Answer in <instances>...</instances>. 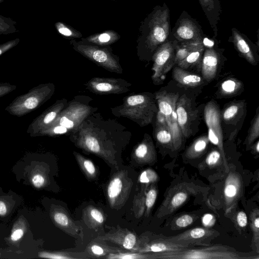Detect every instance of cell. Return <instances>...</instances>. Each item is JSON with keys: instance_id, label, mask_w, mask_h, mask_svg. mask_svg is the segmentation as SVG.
<instances>
[{"instance_id": "37", "label": "cell", "mask_w": 259, "mask_h": 259, "mask_svg": "<svg viewBox=\"0 0 259 259\" xmlns=\"http://www.w3.org/2000/svg\"><path fill=\"white\" fill-rule=\"evenodd\" d=\"M201 42H202L191 43H179L178 42L176 52L175 65L184 59Z\"/></svg>"}, {"instance_id": "40", "label": "cell", "mask_w": 259, "mask_h": 259, "mask_svg": "<svg viewBox=\"0 0 259 259\" xmlns=\"http://www.w3.org/2000/svg\"><path fill=\"white\" fill-rule=\"evenodd\" d=\"M79 254L69 252H41L39 254L41 257L52 259H76L82 258Z\"/></svg>"}, {"instance_id": "53", "label": "cell", "mask_w": 259, "mask_h": 259, "mask_svg": "<svg viewBox=\"0 0 259 259\" xmlns=\"http://www.w3.org/2000/svg\"><path fill=\"white\" fill-rule=\"evenodd\" d=\"M7 208L5 203L2 201H0V215H5L7 213Z\"/></svg>"}, {"instance_id": "23", "label": "cell", "mask_w": 259, "mask_h": 259, "mask_svg": "<svg viewBox=\"0 0 259 259\" xmlns=\"http://www.w3.org/2000/svg\"><path fill=\"white\" fill-rule=\"evenodd\" d=\"M244 91V83L241 80L228 75L218 82L214 96L218 99L231 98L239 96Z\"/></svg>"}, {"instance_id": "52", "label": "cell", "mask_w": 259, "mask_h": 259, "mask_svg": "<svg viewBox=\"0 0 259 259\" xmlns=\"http://www.w3.org/2000/svg\"><path fill=\"white\" fill-rule=\"evenodd\" d=\"M252 151L254 153L258 154L259 153V141L257 140L255 141L250 147Z\"/></svg>"}, {"instance_id": "28", "label": "cell", "mask_w": 259, "mask_h": 259, "mask_svg": "<svg viewBox=\"0 0 259 259\" xmlns=\"http://www.w3.org/2000/svg\"><path fill=\"white\" fill-rule=\"evenodd\" d=\"M120 35L112 30H107L95 33L86 37H81L79 42L98 46H110L117 41Z\"/></svg>"}, {"instance_id": "17", "label": "cell", "mask_w": 259, "mask_h": 259, "mask_svg": "<svg viewBox=\"0 0 259 259\" xmlns=\"http://www.w3.org/2000/svg\"><path fill=\"white\" fill-rule=\"evenodd\" d=\"M172 80L176 83L190 91L199 95L202 92L203 88L208 83L199 73L185 70L174 66L172 69Z\"/></svg>"}, {"instance_id": "7", "label": "cell", "mask_w": 259, "mask_h": 259, "mask_svg": "<svg viewBox=\"0 0 259 259\" xmlns=\"http://www.w3.org/2000/svg\"><path fill=\"white\" fill-rule=\"evenodd\" d=\"M70 44L77 52L105 70L122 74L123 69L119 57L114 54L110 46H98L84 44L71 39Z\"/></svg>"}, {"instance_id": "22", "label": "cell", "mask_w": 259, "mask_h": 259, "mask_svg": "<svg viewBox=\"0 0 259 259\" xmlns=\"http://www.w3.org/2000/svg\"><path fill=\"white\" fill-rule=\"evenodd\" d=\"M51 216L54 224L66 234L74 237H80L81 229L72 219L67 211L60 206L51 209Z\"/></svg>"}, {"instance_id": "25", "label": "cell", "mask_w": 259, "mask_h": 259, "mask_svg": "<svg viewBox=\"0 0 259 259\" xmlns=\"http://www.w3.org/2000/svg\"><path fill=\"white\" fill-rule=\"evenodd\" d=\"M190 244H182L168 240L166 238L154 240L145 243L138 252L160 253L180 250L191 247Z\"/></svg>"}, {"instance_id": "8", "label": "cell", "mask_w": 259, "mask_h": 259, "mask_svg": "<svg viewBox=\"0 0 259 259\" xmlns=\"http://www.w3.org/2000/svg\"><path fill=\"white\" fill-rule=\"evenodd\" d=\"M245 100H234L226 103L220 111L224 142H233L240 131L247 115Z\"/></svg>"}, {"instance_id": "13", "label": "cell", "mask_w": 259, "mask_h": 259, "mask_svg": "<svg viewBox=\"0 0 259 259\" xmlns=\"http://www.w3.org/2000/svg\"><path fill=\"white\" fill-rule=\"evenodd\" d=\"M205 35L198 21L183 11L171 29L169 39L179 43L199 42Z\"/></svg>"}, {"instance_id": "31", "label": "cell", "mask_w": 259, "mask_h": 259, "mask_svg": "<svg viewBox=\"0 0 259 259\" xmlns=\"http://www.w3.org/2000/svg\"><path fill=\"white\" fill-rule=\"evenodd\" d=\"M240 181L235 174L229 175L225 184L224 194L228 203L235 201L239 197L240 191Z\"/></svg>"}, {"instance_id": "55", "label": "cell", "mask_w": 259, "mask_h": 259, "mask_svg": "<svg viewBox=\"0 0 259 259\" xmlns=\"http://www.w3.org/2000/svg\"><path fill=\"white\" fill-rule=\"evenodd\" d=\"M111 1H115L116 0H111Z\"/></svg>"}, {"instance_id": "24", "label": "cell", "mask_w": 259, "mask_h": 259, "mask_svg": "<svg viewBox=\"0 0 259 259\" xmlns=\"http://www.w3.org/2000/svg\"><path fill=\"white\" fill-rule=\"evenodd\" d=\"M215 230L197 227L188 230L176 236L166 237L168 240L182 244H196L214 236Z\"/></svg>"}, {"instance_id": "39", "label": "cell", "mask_w": 259, "mask_h": 259, "mask_svg": "<svg viewBox=\"0 0 259 259\" xmlns=\"http://www.w3.org/2000/svg\"><path fill=\"white\" fill-rule=\"evenodd\" d=\"M251 220V228L253 232V239L258 250L259 243V211L257 208L252 210L250 215Z\"/></svg>"}, {"instance_id": "26", "label": "cell", "mask_w": 259, "mask_h": 259, "mask_svg": "<svg viewBox=\"0 0 259 259\" xmlns=\"http://www.w3.org/2000/svg\"><path fill=\"white\" fill-rule=\"evenodd\" d=\"M198 1L216 37L218 33L217 25L222 12L220 0Z\"/></svg>"}, {"instance_id": "36", "label": "cell", "mask_w": 259, "mask_h": 259, "mask_svg": "<svg viewBox=\"0 0 259 259\" xmlns=\"http://www.w3.org/2000/svg\"><path fill=\"white\" fill-rule=\"evenodd\" d=\"M55 26L58 33L63 37L70 39L81 38L80 32L62 22L55 23Z\"/></svg>"}, {"instance_id": "50", "label": "cell", "mask_w": 259, "mask_h": 259, "mask_svg": "<svg viewBox=\"0 0 259 259\" xmlns=\"http://www.w3.org/2000/svg\"><path fill=\"white\" fill-rule=\"evenodd\" d=\"M202 222L205 227H209L214 224L215 218L211 214L207 213L202 217Z\"/></svg>"}, {"instance_id": "3", "label": "cell", "mask_w": 259, "mask_h": 259, "mask_svg": "<svg viewBox=\"0 0 259 259\" xmlns=\"http://www.w3.org/2000/svg\"><path fill=\"white\" fill-rule=\"evenodd\" d=\"M93 99L89 96L78 95L68 101L64 108L44 131L50 136L69 135L83 121L98 108L90 105Z\"/></svg>"}, {"instance_id": "15", "label": "cell", "mask_w": 259, "mask_h": 259, "mask_svg": "<svg viewBox=\"0 0 259 259\" xmlns=\"http://www.w3.org/2000/svg\"><path fill=\"white\" fill-rule=\"evenodd\" d=\"M84 85L89 92L95 94L119 95L130 91L132 83L120 78L95 77L91 78Z\"/></svg>"}, {"instance_id": "34", "label": "cell", "mask_w": 259, "mask_h": 259, "mask_svg": "<svg viewBox=\"0 0 259 259\" xmlns=\"http://www.w3.org/2000/svg\"><path fill=\"white\" fill-rule=\"evenodd\" d=\"M259 137V107H257L255 114L253 116L250 127L248 130L247 135L244 142L248 150L251 145L256 141Z\"/></svg>"}, {"instance_id": "42", "label": "cell", "mask_w": 259, "mask_h": 259, "mask_svg": "<svg viewBox=\"0 0 259 259\" xmlns=\"http://www.w3.org/2000/svg\"><path fill=\"white\" fill-rule=\"evenodd\" d=\"M158 179L157 173L152 169L148 168L143 171L139 178L140 183L148 185L156 182Z\"/></svg>"}, {"instance_id": "51", "label": "cell", "mask_w": 259, "mask_h": 259, "mask_svg": "<svg viewBox=\"0 0 259 259\" xmlns=\"http://www.w3.org/2000/svg\"><path fill=\"white\" fill-rule=\"evenodd\" d=\"M24 235V231L21 229L14 230L11 234V239L13 241L19 240Z\"/></svg>"}, {"instance_id": "21", "label": "cell", "mask_w": 259, "mask_h": 259, "mask_svg": "<svg viewBox=\"0 0 259 259\" xmlns=\"http://www.w3.org/2000/svg\"><path fill=\"white\" fill-rule=\"evenodd\" d=\"M132 158L139 164H151L156 162L157 155L155 147L149 134L145 133L142 141L135 146Z\"/></svg>"}, {"instance_id": "12", "label": "cell", "mask_w": 259, "mask_h": 259, "mask_svg": "<svg viewBox=\"0 0 259 259\" xmlns=\"http://www.w3.org/2000/svg\"><path fill=\"white\" fill-rule=\"evenodd\" d=\"M221 108L217 101L211 100L205 104L203 117L208 128L207 136L211 144L215 146L222 156L223 163L228 170L223 133L220 117Z\"/></svg>"}, {"instance_id": "35", "label": "cell", "mask_w": 259, "mask_h": 259, "mask_svg": "<svg viewBox=\"0 0 259 259\" xmlns=\"http://www.w3.org/2000/svg\"><path fill=\"white\" fill-rule=\"evenodd\" d=\"M104 258L108 259H153L155 258V255L153 253L120 251L109 253L105 256Z\"/></svg>"}, {"instance_id": "54", "label": "cell", "mask_w": 259, "mask_h": 259, "mask_svg": "<svg viewBox=\"0 0 259 259\" xmlns=\"http://www.w3.org/2000/svg\"><path fill=\"white\" fill-rule=\"evenodd\" d=\"M4 1V0H0V3H3Z\"/></svg>"}, {"instance_id": "18", "label": "cell", "mask_w": 259, "mask_h": 259, "mask_svg": "<svg viewBox=\"0 0 259 259\" xmlns=\"http://www.w3.org/2000/svg\"><path fill=\"white\" fill-rule=\"evenodd\" d=\"M98 239L108 241L114 243L120 248L138 252L145 244L143 239L138 237L133 232L126 229L118 228L112 233H109L104 236L97 237Z\"/></svg>"}, {"instance_id": "33", "label": "cell", "mask_w": 259, "mask_h": 259, "mask_svg": "<svg viewBox=\"0 0 259 259\" xmlns=\"http://www.w3.org/2000/svg\"><path fill=\"white\" fill-rule=\"evenodd\" d=\"M73 155L81 169L90 179H94L97 175V170L94 163L80 153L74 151Z\"/></svg>"}, {"instance_id": "1", "label": "cell", "mask_w": 259, "mask_h": 259, "mask_svg": "<svg viewBox=\"0 0 259 259\" xmlns=\"http://www.w3.org/2000/svg\"><path fill=\"white\" fill-rule=\"evenodd\" d=\"M132 135L131 131L116 120L106 118L96 111L69 135L77 148L115 166L119 152L129 143Z\"/></svg>"}, {"instance_id": "2", "label": "cell", "mask_w": 259, "mask_h": 259, "mask_svg": "<svg viewBox=\"0 0 259 259\" xmlns=\"http://www.w3.org/2000/svg\"><path fill=\"white\" fill-rule=\"evenodd\" d=\"M170 31L168 7L164 3L156 5L141 23L136 47L139 59L151 61L157 48L169 39Z\"/></svg>"}, {"instance_id": "44", "label": "cell", "mask_w": 259, "mask_h": 259, "mask_svg": "<svg viewBox=\"0 0 259 259\" xmlns=\"http://www.w3.org/2000/svg\"><path fill=\"white\" fill-rule=\"evenodd\" d=\"M144 194L141 193L138 195L135 196L134 200L133 208L137 218L140 217L145 209V194Z\"/></svg>"}, {"instance_id": "49", "label": "cell", "mask_w": 259, "mask_h": 259, "mask_svg": "<svg viewBox=\"0 0 259 259\" xmlns=\"http://www.w3.org/2000/svg\"><path fill=\"white\" fill-rule=\"evenodd\" d=\"M32 182L35 187L39 188L44 185L45 179L41 175L36 174L32 177Z\"/></svg>"}, {"instance_id": "9", "label": "cell", "mask_w": 259, "mask_h": 259, "mask_svg": "<svg viewBox=\"0 0 259 259\" xmlns=\"http://www.w3.org/2000/svg\"><path fill=\"white\" fill-rule=\"evenodd\" d=\"M155 258L168 259H239L250 258L242 256L230 247L220 245L202 248H187L180 250L154 253Z\"/></svg>"}, {"instance_id": "48", "label": "cell", "mask_w": 259, "mask_h": 259, "mask_svg": "<svg viewBox=\"0 0 259 259\" xmlns=\"http://www.w3.org/2000/svg\"><path fill=\"white\" fill-rule=\"evenodd\" d=\"M236 221L238 226L241 228L245 227L248 222L246 214L243 211L238 212L236 217Z\"/></svg>"}, {"instance_id": "46", "label": "cell", "mask_w": 259, "mask_h": 259, "mask_svg": "<svg viewBox=\"0 0 259 259\" xmlns=\"http://www.w3.org/2000/svg\"><path fill=\"white\" fill-rule=\"evenodd\" d=\"M48 98H49V97H43L39 98L35 97H31L27 98L25 101L24 105L27 109H32L37 107L40 100L47 99Z\"/></svg>"}, {"instance_id": "45", "label": "cell", "mask_w": 259, "mask_h": 259, "mask_svg": "<svg viewBox=\"0 0 259 259\" xmlns=\"http://www.w3.org/2000/svg\"><path fill=\"white\" fill-rule=\"evenodd\" d=\"M194 218L190 214H184L178 217L175 222L176 226L178 228H185L193 223Z\"/></svg>"}, {"instance_id": "30", "label": "cell", "mask_w": 259, "mask_h": 259, "mask_svg": "<svg viewBox=\"0 0 259 259\" xmlns=\"http://www.w3.org/2000/svg\"><path fill=\"white\" fill-rule=\"evenodd\" d=\"M210 143L207 133H204L196 138L187 147L184 152L187 159H193L203 155Z\"/></svg>"}, {"instance_id": "32", "label": "cell", "mask_w": 259, "mask_h": 259, "mask_svg": "<svg viewBox=\"0 0 259 259\" xmlns=\"http://www.w3.org/2000/svg\"><path fill=\"white\" fill-rule=\"evenodd\" d=\"M121 248L114 247L106 244L91 242L87 246V252L93 257L104 258L109 253L122 251Z\"/></svg>"}, {"instance_id": "6", "label": "cell", "mask_w": 259, "mask_h": 259, "mask_svg": "<svg viewBox=\"0 0 259 259\" xmlns=\"http://www.w3.org/2000/svg\"><path fill=\"white\" fill-rule=\"evenodd\" d=\"M198 96L182 88L176 104L178 123L186 140L199 130L205 104H198L196 98Z\"/></svg>"}, {"instance_id": "5", "label": "cell", "mask_w": 259, "mask_h": 259, "mask_svg": "<svg viewBox=\"0 0 259 259\" xmlns=\"http://www.w3.org/2000/svg\"><path fill=\"white\" fill-rule=\"evenodd\" d=\"M182 89L171 80L154 93L158 111L163 116L172 135L174 152L179 151L186 141L178 123L176 112V104Z\"/></svg>"}, {"instance_id": "27", "label": "cell", "mask_w": 259, "mask_h": 259, "mask_svg": "<svg viewBox=\"0 0 259 259\" xmlns=\"http://www.w3.org/2000/svg\"><path fill=\"white\" fill-rule=\"evenodd\" d=\"M204 50L202 42L176 65L180 68L201 74L202 58Z\"/></svg>"}, {"instance_id": "11", "label": "cell", "mask_w": 259, "mask_h": 259, "mask_svg": "<svg viewBox=\"0 0 259 259\" xmlns=\"http://www.w3.org/2000/svg\"><path fill=\"white\" fill-rule=\"evenodd\" d=\"M177 44V40L169 39L158 47L154 52L151 60L153 62L151 78L154 84H161L167 73L175 65Z\"/></svg>"}, {"instance_id": "20", "label": "cell", "mask_w": 259, "mask_h": 259, "mask_svg": "<svg viewBox=\"0 0 259 259\" xmlns=\"http://www.w3.org/2000/svg\"><path fill=\"white\" fill-rule=\"evenodd\" d=\"M151 124L153 136L157 146L160 149L174 152L172 135L163 116L159 111Z\"/></svg>"}, {"instance_id": "4", "label": "cell", "mask_w": 259, "mask_h": 259, "mask_svg": "<svg viewBox=\"0 0 259 259\" xmlns=\"http://www.w3.org/2000/svg\"><path fill=\"white\" fill-rule=\"evenodd\" d=\"M158 111L154 95L149 92L126 96L121 105L111 108L114 116L127 118L140 127L151 124Z\"/></svg>"}, {"instance_id": "38", "label": "cell", "mask_w": 259, "mask_h": 259, "mask_svg": "<svg viewBox=\"0 0 259 259\" xmlns=\"http://www.w3.org/2000/svg\"><path fill=\"white\" fill-rule=\"evenodd\" d=\"M16 22L10 18L0 15V34H9L18 32Z\"/></svg>"}, {"instance_id": "14", "label": "cell", "mask_w": 259, "mask_h": 259, "mask_svg": "<svg viewBox=\"0 0 259 259\" xmlns=\"http://www.w3.org/2000/svg\"><path fill=\"white\" fill-rule=\"evenodd\" d=\"M133 181L124 170H118L111 178L107 187V198L110 207L119 209L128 199Z\"/></svg>"}, {"instance_id": "43", "label": "cell", "mask_w": 259, "mask_h": 259, "mask_svg": "<svg viewBox=\"0 0 259 259\" xmlns=\"http://www.w3.org/2000/svg\"><path fill=\"white\" fill-rule=\"evenodd\" d=\"M222 161H223L222 156L217 147L209 151L205 159V164L210 167L217 165Z\"/></svg>"}, {"instance_id": "16", "label": "cell", "mask_w": 259, "mask_h": 259, "mask_svg": "<svg viewBox=\"0 0 259 259\" xmlns=\"http://www.w3.org/2000/svg\"><path fill=\"white\" fill-rule=\"evenodd\" d=\"M229 42H232L238 55L249 64L256 66L259 62V49L251 40L236 28L231 29Z\"/></svg>"}, {"instance_id": "41", "label": "cell", "mask_w": 259, "mask_h": 259, "mask_svg": "<svg viewBox=\"0 0 259 259\" xmlns=\"http://www.w3.org/2000/svg\"><path fill=\"white\" fill-rule=\"evenodd\" d=\"M157 196V190L156 187L152 185L148 191L145 194V210L146 215L148 216L151 208L155 204Z\"/></svg>"}, {"instance_id": "29", "label": "cell", "mask_w": 259, "mask_h": 259, "mask_svg": "<svg viewBox=\"0 0 259 259\" xmlns=\"http://www.w3.org/2000/svg\"><path fill=\"white\" fill-rule=\"evenodd\" d=\"M82 219L88 227L96 230L102 227L105 221L103 212L93 205H89L83 209Z\"/></svg>"}, {"instance_id": "47", "label": "cell", "mask_w": 259, "mask_h": 259, "mask_svg": "<svg viewBox=\"0 0 259 259\" xmlns=\"http://www.w3.org/2000/svg\"><path fill=\"white\" fill-rule=\"evenodd\" d=\"M20 41V39L17 38L9 40L0 45V55L6 51L16 46Z\"/></svg>"}, {"instance_id": "19", "label": "cell", "mask_w": 259, "mask_h": 259, "mask_svg": "<svg viewBox=\"0 0 259 259\" xmlns=\"http://www.w3.org/2000/svg\"><path fill=\"white\" fill-rule=\"evenodd\" d=\"M195 193V190L190 184L183 183L178 184L169 191L160 207L159 212L165 210L166 214L170 213L182 206L190 195Z\"/></svg>"}, {"instance_id": "10", "label": "cell", "mask_w": 259, "mask_h": 259, "mask_svg": "<svg viewBox=\"0 0 259 259\" xmlns=\"http://www.w3.org/2000/svg\"><path fill=\"white\" fill-rule=\"evenodd\" d=\"M204 50L202 58L201 75L209 83L218 78L224 66L227 58L224 55L225 50L219 46V41L214 36L203 38Z\"/></svg>"}]
</instances>
